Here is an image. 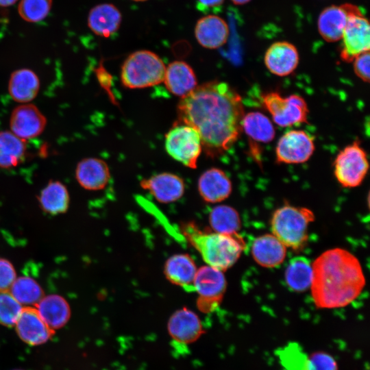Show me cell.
Returning a JSON list of instances; mask_svg holds the SVG:
<instances>
[{"label":"cell","mask_w":370,"mask_h":370,"mask_svg":"<svg viewBox=\"0 0 370 370\" xmlns=\"http://www.w3.org/2000/svg\"><path fill=\"white\" fill-rule=\"evenodd\" d=\"M178 122L199 132L206 154L215 158L229 149L242 132V98L229 84L213 80L197 86L180 101Z\"/></svg>","instance_id":"cell-1"},{"label":"cell","mask_w":370,"mask_h":370,"mask_svg":"<svg viewBox=\"0 0 370 370\" xmlns=\"http://www.w3.org/2000/svg\"><path fill=\"white\" fill-rule=\"evenodd\" d=\"M312 268L311 293L319 308L345 307L365 287V278L359 260L344 249L324 251L314 261Z\"/></svg>","instance_id":"cell-2"},{"label":"cell","mask_w":370,"mask_h":370,"mask_svg":"<svg viewBox=\"0 0 370 370\" xmlns=\"http://www.w3.org/2000/svg\"><path fill=\"white\" fill-rule=\"evenodd\" d=\"M183 234L208 265L224 271L239 258L246 243L238 233L222 234L200 230L195 223L184 225Z\"/></svg>","instance_id":"cell-3"},{"label":"cell","mask_w":370,"mask_h":370,"mask_svg":"<svg viewBox=\"0 0 370 370\" xmlns=\"http://www.w3.org/2000/svg\"><path fill=\"white\" fill-rule=\"evenodd\" d=\"M314 220V213L310 209L284 205L273 214L272 234L286 247L300 249L308 241V228Z\"/></svg>","instance_id":"cell-4"},{"label":"cell","mask_w":370,"mask_h":370,"mask_svg":"<svg viewBox=\"0 0 370 370\" xmlns=\"http://www.w3.org/2000/svg\"><path fill=\"white\" fill-rule=\"evenodd\" d=\"M166 66L161 58L149 50L131 53L121 69V81L128 88H143L163 82Z\"/></svg>","instance_id":"cell-5"},{"label":"cell","mask_w":370,"mask_h":370,"mask_svg":"<svg viewBox=\"0 0 370 370\" xmlns=\"http://www.w3.org/2000/svg\"><path fill=\"white\" fill-rule=\"evenodd\" d=\"M164 146L167 153L174 160L188 168H197L203 148L196 129L177 121L166 133Z\"/></svg>","instance_id":"cell-6"},{"label":"cell","mask_w":370,"mask_h":370,"mask_svg":"<svg viewBox=\"0 0 370 370\" xmlns=\"http://www.w3.org/2000/svg\"><path fill=\"white\" fill-rule=\"evenodd\" d=\"M368 170L367 153L358 140L344 147L334 162V176L343 186L347 188L360 186Z\"/></svg>","instance_id":"cell-7"},{"label":"cell","mask_w":370,"mask_h":370,"mask_svg":"<svg viewBox=\"0 0 370 370\" xmlns=\"http://www.w3.org/2000/svg\"><path fill=\"white\" fill-rule=\"evenodd\" d=\"M262 100L274 123L280 127L308 122V104L299 95L283 97L278 92H269L262 95Z\"/></svg>","instance_id":"cell-8"},{"label":"cell","mask_w":370,"mask_h":370,"mask_svg":"<svg viewBox=\"0 0 370 370\" xmlns=\"http://www.w3.org/2000/svg\"><path fill=\"white\" fill-rule=\"evenodd\" d=\"M193 286L199 296L198 309L208 313L216 310L221 304L227 282L222 271L206 265L197 269Z\"/></svg>","instance_id":"cell-9"},{"label":"cell","mask_w":370,"mask_h":370,"mask_svg":"<svg viewBox=\"0 0 370 370\" xmlns=\"http://www.w3.org/2000/svg\"><path fill=\"white\" fill-rule=\"evenodd\" d=\"M341 58L352 62L359 55L369 51L370 27L369 21L357 6L350 12L341 39Z\"/></svg>","instance_id":"cell-10"},{"label":"cell","mask_w":370,"mask_h":370,"mask_svg":"<svg viewBox=\"0 0 370 370\" xmlns=\"http://www.w3.org/2000/svg\"><path fill=\"white\" fill-rule=\"evenodd\" d=\"M315 149L314 137L304 130H293L279 139L275 148L278 164H300L308 161Z\"/></svg>","instance_id":"cell-11"},{"label":"cell","mask_w":370,"mask_h":370,"mask_svg":"<svg viewBox=\"0 0 370 370\" xmlns=\"http://www.w3.org/2000/svg\"><path fill=\"white\" fill-rule=\"evenodd\" d=\"M9 124L14 134L26 140L43 132L47 119L36 106L31 103H21L13 109Z\"/></svg>","instance_id":"cell-12"},{"label":"cell","mask_w":370,"mask_h":370,"mask_svg":"<svg viewBox=\"0 0 370 370\" xmlns=\"http://www.w3.org/2000/svg\"><path fill=\"white\" fill-rule=\"evenodd\" d=\"M264 62L273 74L284 77L291 74L297 67L299 55L296 47L287 41H278L267 49Z\"/></svg>","instance_id":"cell-13"},{"label":"cell","mask_w":370,"mask_h":370,"mask_svg":"<svg viewBox=\"0 0 370 370\" xmlns=\"http://www.w3.org/2000/svg\"><path fill=\"white\" fill-rule=\"evenodd\" d=\"M140 186L162 204L177 201L183 196L185 190L183 179L177 175L168 172L142 180Z\"/></svg>","instance_id":"cell-14"},{"label":"cell","mask_w":370,"mask_h":370,"mask_svg":"<svg viewBox=\"0 0 370 370\" xmlns=\"http://www.w3.org/2000/svg\"><path fill=\"white\" fill-rule=\"evenodd\" d=\"M19 337L26 343L38 345L47 342L53 334L36 308H23L16 323Z\"/></svg>","instance_id":"cell-15"},{"label":"cell","mask_w":370,"mask_h":370,"mask_svg":"<svg viewBox=\"0 0 370 370\" xmlns=\"http://www.w3.org/2000/svg\"><path fill=\"white\" fill-rule=\"evenodd\" d=\"M352 4L330 5L320 13L317 28L321 36L327 42H336L341 39L349 15L354 8Z\"/></svg>","instance_id":"cell-16"},{"label":"cell","mask_w":370,"mask_h":370,"mask_svg":"<svg viewBox=\"0 0 370 370\" xmlns=\"http://www.w3.org/2000/svg\"><path fill=\"white\" fill-rule=\"evenodd\" d=\"M198 191L201 198L208 203H219L230 195L232 184L227 174L219 168H211L204 171L199 178Z\"/></svg>","instance_id":"cell-17"},{"label":"cell","mask_w":370,"mask_h":370,"mask_svg":"<svg viewBox=\"0 0 370 370\" xmlns=\"http://www.w3.org/2000/svg\"><path fill=\"white\" fill-rule=\"evenodd\" d=\"M230 30L226 22L214 14L199 18L195 27V36L200 45L209 49L223 46L227 40Z\"/></svg>","instance_id":"cell-18"},{"label":"cell","mask_w":370,"mask_h":370,"mask_svg":"<svg viewBox=\"0 0 370 370\" xmlns=\"http://www.w3.org/2000/svg\"><path fill=\"white\" fill-rule=\"evenodd\" d=\"M170 336L182 343H190L204 332L199 317L192 310L183 308L175 312L168 321Z\"/></svg>","instance_id":"cell-19"},{"label":"cell","mask_w":370,"mask_h":370,"mask_svg":"<svg viewBox=\"0 0 370 370\" xmlns=\"http://www.w3.org/2000/svg\"><path fill=\"white\" fill-rule=\"evenodd\" d=\"M75 175L79 185L90 190L104 188L110 178L108 164L97 158H87L80 160L76 166Z\"/></svg>","instance_id":"cell-20"},{"label":"cell","mask_w":370,"mask_h":370,"mask_svg":"<svg viewBox=\"0 0 370 370\" xmlns=\"http://www.w3.org/2000/svg\"><path fill=\"white\" fill-rule=\"evenodd\" d=\"M172 94L184 97L197 86V79L192 67L186 62L175 60L165 69L164 81Z\"/></svg>","instance_id":"cell-21"},{"label":"cell","mask_w":370,"mask_h":370,"mask_svg":"<svg viewBox=\"0 0 370 370\" xmlns=\"http://www.w3.org/2000/svg\"><path fill=\"white\" fill-rule=\"evenodd\" d=\"M122 21L120 10L112 3H101L93 7L88 16V25L96 35L108 38L119 29Z\"/></svg>","instance_id":"cell-22"},{"label":"cell","mask_w":370,"mask_h":370,"mask_svg":"<svg viewBox=\"0 0 370 370\" xmlns=\"http://www.w3.org/2000/svg\"><path fill=\"white\" fill-rule=\"evenodd\" d=\"M197 271L196 264L188 254H179L171 256L164 268L166 279L185 291H194L193 283Z\"/></svg>","instance_id":"cell-23"},{"label":"cell","mask_w":370,"mask_h":370,"mask_svg":"<svg viewBox=\"0 0 370 370\" xmlns=\"http://www.w3.org/2000/svg\"><path fill=\"white\" fill-rule=\"evenodd\" d=\"M286 247L273 234H267L254 240L251 254L258 264L271 268L283 262L286 258Z\"/></svg>","instance_id":"cell-24"},{"label":"cell","mask_w":370,"mask_h":370,"mask_svg":"<svg viewBox=\"0 0 370 370\" xmlns=\"http://www.w3.org/2000/svg\"><path fill=\"white\" fill-rule=\"evenodd\" d=\"M38 75L29 69L14 71L9 79L8 92L11 97L19 103H30L40 90Z\"/></svg>","instance_id":"cell-25"},{"label":"cell","mask_w":370,"mask_h":370,"mask_svg":"<svg viewBox=\"0 0 370 370\" xmlns=\"http://www.w3.org/2000/svg\"><path fill=\"white\" fill-rule=\"evenodd\" d=\"M36 309L42 319L52 330L64 326L70 317V308L67 301L58 295L42 297L36 304Z\"/></svg>","instance_id":"cell-26"},{"label":"cell","mask_w":370,"mask_h":370,"mask_svg":"<svg viewBox=\"0 0 370 370\" xmlns=\"http://www.w3.org/2000/svg\"><path fill=\"white\" fill-rule=\"evenodd\" d=\"M242 130L256 143H268L275 138V129L271 120L258 111L244 114Z\"/></svg>","instance_id":"cell-27"},{"label":"cell","mask_w":370,"mask_h":370,"mask_svg":"<svg viewBox=\"0 0 370 370\" xmlns=\"http://www.w3.org/2000/svg\"><path fill=\"white\" fill-rule=\"evenodd\" d=\"M25 140L11 131L0 132V168L10 169L19 164L25 158Z\"/></svg>","instance_id":"cell-28"},{"label":"cell","mask_w":370,"mask_h":370,"mask_svg":"<svg viewBox=\"0 0 370 370\" xmlns=\"http://www.w3.org/2000/svg\"><path fill=\"white\" fill-rule=\"evenodd\" d=\"M39 202L42 208L47 213H63L69 207L68 190L60 181H51L41 190Z\"/></svg>","instance_id":"cell-29"},{"label":"cell","mask_w":370,"mask_h":370,"mask_svg":"<svg viewBox=\"0 0 370 370\" xmlns=\"http://www.w3.org/2000/svg\"><path fill=\"white\" fill-rule=\"evenodd\" d=\"M312 279V264L306 257L297 256L290 260L285 271V280L292 290L306 291L310 286Z\"/></svg>","instance_id":"cell-30"},{"label":"cell","mask_w":370,"mask_h":370,"mask_svg":"<svg viewBox=\"0 0 370 370\" xmlns=\"http://www.w3.org/2000/svg\"><path fill=\"white\" fill-rule=\"evenodd\" d=\"M209 221L214 232L222 234L237 233L241 227L238 212L232 207L219 205L214 207L209 215Z\"/></svg>","instance_id":"cell-31"},{"label":"cell","mask_w":370,"mask_h":370,"mask_svg":"<svg viewBox=\"0 0 370 370\" xmlns=\"http://www.w3.org/2000/svg\"><path fill=\"white\" fill-rule=\"evenodd\" d=\"M9 291L22 306L36 305L43 297L40 285L27 276L16 278Z\"/></svg>","instance_id":"cell-32"},{"label":"cell","mask_w":370,"mask_h":370,"mask_svg":"<svg viewBox=\"0 0 370 370\" xmlns=\"http://www.w3.org/2000/svg\"><path fill=\"white\" fill-rule=\"evenodd\" d=\"M51 5L52 0H21L18 10L23 19L36 23L48 15Z\"/></svg>","instance_id":"cell-33"},{"label":"cell","mask_w":370,"mask_h":370,"mask_svg":"<svg viewBox=\"0 0 370 370\" xmlns=\"http://www.w3.org/2000/svg\"><path fill=\"white\" fill-rule=\"evenodd\" d=\"M23 308L9 291H0L1 324L9 327L15 325Z\"/></svg>","instance_id":"cell-34"},{"label":"cell","mask_w":370,"mask_h":370,"mask_svg":"<svg viewBox=\"0 0 370 370\" xmlns=\"http://www.w3.org/2000/svg\"><path fill=\"white\" fill-rule=\"evenodd\" d=\"M306 370H338L335 359L327 352L317 351L306 357Z\"/></svg>","instance_id":"cell-35"},{"label":"cell","mask_w":370,"mask_h":370,"mask_svg":"<svg viewBox=\"0 0 370 370\" xmlns=\"http://www.w3.org/2000/svg\"><path fill=\"white\" fill-rule=\"evenodd\" d=\"M16 278V271L11 262L0 258V291H8Z\"/></svg>","instance_id":"cell-36"},{"label":"cell","mask_w":370,"mask_h":370,"mask_svg":"<svg viewBox=\"0 0 370 370\" xmlns=\"http://www.w3.org/2000/svg\"><path fill=\"white\" fill-rule=\"evenodd\" d=\"M354 62V71L355 74L365 82H369V51L365 52L352 61Z\"/></svg>","instance_id":"cell-37"},{"label":"cell","mask_w":370,"mask_h":370,"mask_svg":"<svg viewBox=\"0 0 370 370\" xmlns=\"http://www.w3.org/2000/svg\"><path fill=\"white\" fill-rule=\"evenodd\" d=\"M95 71L101 85L103 86L105 84L106 86H108V83L110 82L112 77L111 75L106 71L102 64L96 69Z\"/></svg>","instance_id":"cell-38"},{"label":"cell","mask_w":370,"mask_h":370,"mask_svg":"<svg viewBox=\"0 0 370 370\" xmlns=\"http://www.w3.org/2000/svg\"><path fill=\"white\" fill-rule=\"evenodd\" d=\"M199 5L204 8H214L221 6L224 0H197Z\"/></svg>","instance_id":"cell-39"},{"label":"cell","mask_w":370,"mask_h":370,"mask_svg":"<svg viewBox=\"0 0 370 370\" xmlns=\"http://www.w3.org/2000/svg\"><path fill=\"white\" fill-rule=\"evenodd\" d=\"M17 0H0V6L6 7L13 5Z\"/></svg>","instance_id":"cell-40"},{"label":"cell","mask_w":370,"mask_h":370,"mask_svg":"<svg viewBox=\"0 0 370 370\" xmlns=\"http://www.w3.org/2000/svg\"><path fill=\"white\" fill-rule=\"evenodd\" d=\"M236 5H244L249 3L251 0H230Z\"/></svg>","instance_id":"cell-41"},{"label":"cell","mask_w":370,"mask_h":370,"mask_svg":"<svg viewBox=\"0 0 370 370\" xmlns=\"http://www.w3.org/2000/svg\"><path fill=\"white\" fill-rule=\"evenodd\" d=\"M132 1H147V0H132Z\"/></svg>","instance_id":"cell-42"}]
</instances>
